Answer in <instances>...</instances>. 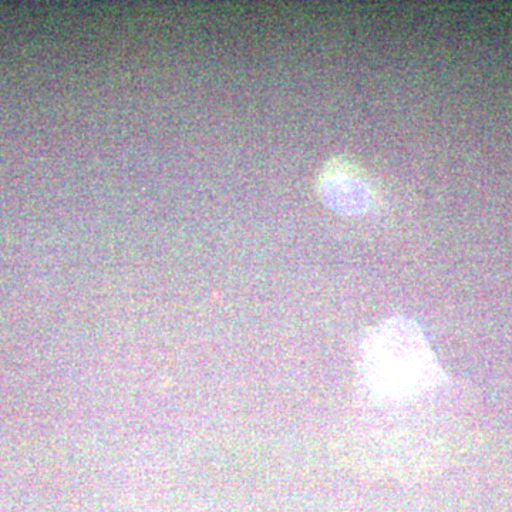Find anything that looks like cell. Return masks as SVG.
I'll return each mask as SVG.
<instances>
[{
    "mask_svg": "<svg viewBox=\"0 0 512 512\" xmlns=\"http://www.w3.org/2000/svg\"><path fill=\"white\" fill-rule=\"evenodd\" d=\"M340 436L343 457L360 473L416 481L443 470L466 439L450 380L392 402L355 397Z\"/></svg>",
    "mask_w": 512,
    "mask_h": 512,
    "instance_id": "6da1fadb",
    "label": "cell"
},
{
    "mask_svg": "<svg viewBox=\"0 0 512 512\" xmlns=\"http://www.w3.org/2000/svg\"><path fill=\"white\" fill-rule=\"evenodd\" d=\"M319 194L330 210L342 215L363 214L372 202V190L365 178L349 165H330L320 178Z\"/></svg>",
    "mask_w": 512,
    "mask_h": 512,
    "instance_id": "3957f363",
    "label": "cell"
},
{
    "mask_svg": "<svg viewBox=\"0 0 512 512\" xmlns=\"http://www.w3.org/2000/svg\"><path fill=\"white\" fill-rule=\"evenodd\" d=\"M356 396L372 402L413 399L448 382L420 326L392 316L370 329L356 362Z\"/></svg>",
    "mask_w": 512,
    "mask_h": 512,
    "instance_id": "7a4b0ae2",
    "label": "cell"
}]
</instances>
